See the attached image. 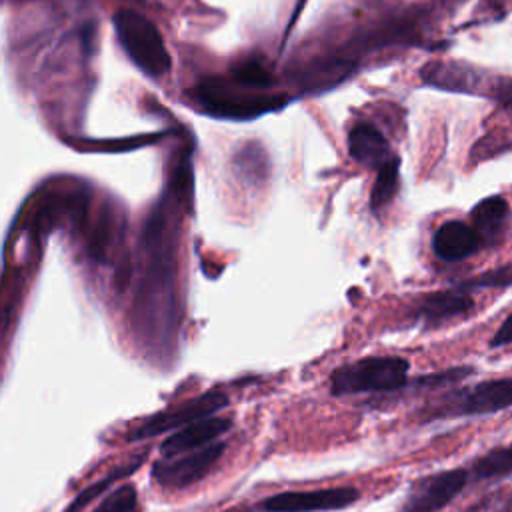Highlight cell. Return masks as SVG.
I'll return each mask as SVG.
<instances>
[{
  "mask_svg": "<svg viewBox=\"0 0 512 512\" xmlns=\"http://www.w3.org/2000/svg\"><path fill=\"white\" fill-rule=\"evenodd\" d=\"M468 472L472 480H492L512 474V444L488 450L472 462Z\"/></svg>",
  "mask_w": 512,
  "mask_h": 512,
  "instance_id": "obj_14",
  "label": "cell"
},
{
  "mask_svg": "<svg viewBox=\"0 0 512 512\" xmlns=\"http://www.w3.org/2000/svg\"><path fill=\"white\" fill-rule=\"evenodd\" d=\"M398 158H390L382 168H378V176L372 188V196H370V204L372 210L382 208L384 204H388L392 200V196L398 190Z\"/></svg>",
  "mask_w": 512,
  "mask_h": 512,
  "instance_id": "obj_16",
  "label": "cell"
},
{
  "mask_svg": "<svg viewBox=\"0 0 512 512\" xmlns=\"http://www.w3.org/2000/svg\"><path fill=\"white\" fill-rule=\"evenodd\" d=\"M492 98H496L502 106L512 108V80L508 78H498L492 90Z\"/></svg>",
  "mask_w": 512,
  "mask_h": 512,
  "instance_id": "obj_20",
  "label": "cell"
},
{
  "mask_svg": "<svg viewBox=\"0 0 512 512\" xmlns=\"http://www.w3.org/2000/svg\"><path fill=\"white\" fill-rule=\"evenodd\" d=\"M408 360L400 356H370L336 368L330 392L336 396L360 392H390L408 384Z\"/></svg>",
  "mask_w": 512,
  "mask_h": 512,
  "instance_id": "obj_1",
  "label": "cell"
},
{
  "mask_svg": "<svg viewBox=\"0 0 512 512\" xmlns=\"http://www.w3.org/2000/svg\"><path fill=\"white\" fill-rule=\"evenodd\" d=\"M472 290L456 284L448 290H440L434 294L424 296L416 306V316L426 324H440L454 316L466 314L474 308Z\"/></svg>",
  "mask_w": 512,
  "mask_h": 512,
  "instance_id": "obj_10",
  "label": "cell"
},
{
  "mask_svg": "<svg viewBox=\"0 0 512 512\" xmlns=\"http://www.w3.org/2000/svg\"><path fill=\"white\" fill-rule=\"evenodd\" d=\"M512 344V314L500 324V328L496 330V334L490 340L492 348H500V346H508Z\"/></svg>",
  "mask_w": 512,
  "mask_h": 512,
  "instance_id": "obj_21",
  "label": "cell"
},
{
  "mask_svg": "<svg viewBox=\"0 0 512 512\" xmlns=\"http://www.w3.org/2000/svg\"><path fill=\"white\" fill-rule=\"evenodd\" d=\"M470 220L472 228L478 232L482 244L494 246L498 244L512 220V210L510 204L504 196H488L482 198L472 210H470Z\"/></svg>",
  "mask_w": 512,
  "mask_h": 512,
  "instance_id": "obj_11",
  "label": "cell"
},
{
  "mask_svg": "<svg viewBox=\"0 0 512 512\" xmlns=\"http://www.w3.org/2000/svg\"><path fill=\"white\" fill-rule=\"evenodd\" d=\"M468 470L452 468L428 474L410 486L402 512H438L448 506L466 486Z\"/></svg>",
  "mask_w": 512,
  "mask_h": 512,
  "instance_id": "obj_6",
  "label": "cell"
},
{
  "mask_svg": "<svg viewBox=\"0 0 512 512\" xmlns=\"http://www.w3.org/2000/svg\"><path fill=\"white\" fill-rule=\"evenodd\" d=\"M360 492L352 486L318 488L304 492H280L262 502L266 512H328L354 504Z\"/></svg>",
  "mask_w": 512,
  "mask_h": 512,
  "instance_id": "obj_7",
  "label": "cell"
},
{
  "mask_svg": "<svg viewBox=\"0 0 512 512\" xmlns=\"http://www.w3.org/2000/svg\"><path fill=\"white\" fill-rule=\"evenodd\" d=\"M226 450L224 442H210L198 450L154 462L152 476L162 488H186L198 482Z\"/></svg>",
  "mask_w": 512,
  "mask_h": 512,
  "instance_id": "obj_5",
  "label": "cell"
},
{
  "mask_svg": "<svg viewBox=\"0 0 512 512\" xmlns=\"http://www.w3.org/2000/svg\"><path fill=\"white\" fill-rule=\"evenodd\" d=\"M140 464H142V456H136L132 462H126V464L114 468V470H112L110 474H106L104 478H100V480L92 482L90 486L82 488V490L74 496V500L68 504V508H66L64 512H82L96 496H100L106 488H110V486H112L116 480H120L122 476H126V474H130L132 470H136Z\"/></svg>",
  "mask_w": 512,
  "mask_h": 512,
  "instance_id": "obj_15",
  "label": "cell"
},
{
  "mask_svg": "<svg viewBox=\"0 0 512 512\" xmlns=\"http://www.w3.org/2000/svg\"><path fill=\"white\" fill-rule=\"evenodd\" d=\"M228 406V396L222 390H212V392H204L196 398H190L178 406H172L168 410L156 412L148 418H144L134 430L128 432V440L136 442V440H146L152 436H158L162 432L174 430V428H182L186 424H192L196 420L208 418L214 412H218L220 408Z\"/></svg>",
  "mask_w": 512,
  "mask_h": 512,
  "instance_id": "obj_4",
  "label": "cell"
},
{
  "mask_svg": "<svg viewBox=\"0 0 512 512\" xmlns=\"http://www.w3.org/2000/svg\"><path fill=\"white\" fill-rule=\"evenodd\" d=\"M116 38L128 58L148 76L160 78L170 70V54L156 26L134 10L122 8L112 16Z\"/></svg>",
  "mask_w": 512,
  "mask_h": 512,
  "instance_id": "obj_2",
  "label": "cell"
},
{
  "mask_svg": "<svg viewBox=\"0 0 512 512\" xmlns=\"http://www.w3.org/2000/svg\"><path fill=\"white\" fill-rule=\"evenodd\" d=\"M468 290H478V288H508L512 286V262L502 264L498 268L486 270L478 276H472L468 280L460 282Z\"/></svg>",
  "mask_w": 512,
  "mask_h": 512,
  "instance_id": "obj_18",
  "label": "cell"
},
{
  "mask_svg": "<svg viewBox=\"0 0 512 512\" xmlns=\"http://www.w3.org/2000/svg\"><path fill=\"white\" fill-rule=\"evenodd\" d=\"M230 424H232L230 418H220V416H208L192 424H186L160 444V454L164 458H170V456L198 450L214 442L220 434H224L230 428Z\"/></svg>",
  "mask_w": 512,
  "mask_h": 512,
  "instance_id": "obj_8",
  "label": "cell"
},
{
  "mask_svg": "<svg viewBox=\"0 0 512 512\" xmlns=\"http://www.w3.org/2000/svg\"><path fill=\"white\" fill-rule=\"evenodd\" d=\"M474 368L470 366H458V368H448V370H442V372H434V374H426V376H420L414 386H420V388H426V390H436V388H444V386H450L462 378H466L468 374H472Z\"/></svg>",
  "mask_w": 512,
  "mask_h": 512,
  "instance_id": "obj_19",
  "label": "cell"
},
{
  "mask_svg": "<svg viewBox=\"0 0 512 512\" xmlns=\"http://www.w3.org/2000/svg\"><path fill=\"white\" fill-rule=\"evenodd\" d=\"M512 406V376L484 380L444 394L428 410V418H462L500 412Z\"/></svg>",
  "mask_w": 512,
  "mask_h": 512,
  "instance_id": "obj_3",
  "label": "cell"
},
{
  "mask_svg": "<svg viewBox=\"0 0 512 512\" xmlns=\"http://www.w3.org/2000/svg\"><path fill=\"white\" fill-rule=\"evenodd\" d=\"M94 512H140L138 494L136 488L130 484H122L114 488L98 506Z\"/></svg>",
  "mask_w": 512,
  "mask_h": 512,
  "instance_id": "obj_17",
  "label": "cell"
},
{
  "mask_svg": "<svg viewBox=\"0 0 512 512\" xmlns=\"http://www.w3.org/2000/svg\"><path fill=\"white\" fill-rule=\"evenodd\" d=\"M482 246L478 232L462 222V220H448L432 236V250L444 262H460L472 254H476Z\"/></svg>",
  "mask_w": 512,
  "mask_h": 512,
  "instance_id": "obj_9",
  "label": "cell"
},
{
  "mask_svg": "<svg viewBox=\"0 0 512 512\" xmlns=\"http://www.w3.org/2000/svg\"><path fill=\"white\" fill-rule=\"evenodd\" d=\"M422 78L438 88L458 92H474L478 84V74L474 68L454 62H432L422 68Z\"/></svg>",
  "mask_w": 512,
  "mask_h": 512,
  "instance_id": "obj_13",
  "label": "cell"
},
{
  "mask_svg": "<svg viewBox=\"0 0 512 512\" xmlns=\"http://www.w3.org/2000/svg\"><path fill=\"white\" fill-rule=\"evenodd\" d=\"M348 146L350 156L368 166V168H382L390 158H394L386 138L370 124H356L348 134Z\"/></svg>",
  "mask_w": 512,
  "mask_h": 512,
  "instance_id": "obj_12",
  "label": "cell"
}]
</instances>
